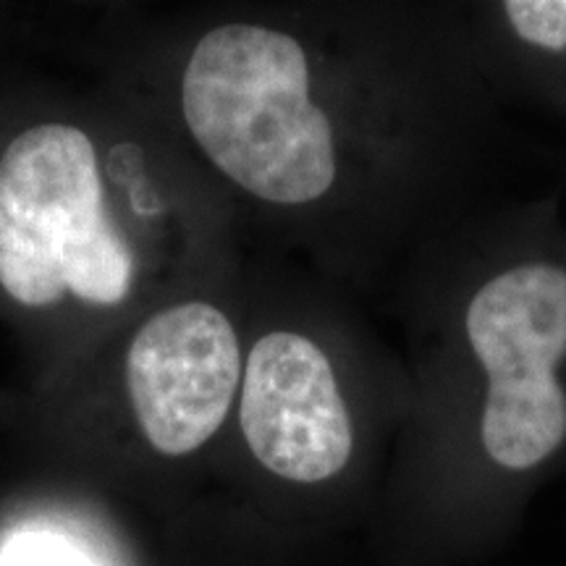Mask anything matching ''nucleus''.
Returning <instances> with one entry per match:
<instances>
[{"label":"nucleus","mask_w":566,"mask_h":566,"mask_svg":"<svg viewBox=\"0 0 566 566\" xmlns=\"http://www.w3.org/2000/svg\"><path fill=\"white\" fill-rule=\"evenodd\" d=\"M223 221L174 142L101 84L0 92V321L30 386L221 268Z\"/></svg>","instance_id":"1"},{"label":"nucleus","mask_w":566,"mask_h":566,"mask_svg":"<svg viewBox=\"0 0 566 566\" xmlns=\"http://www.w3.org/2000/svg\"><path fill=\"white\" fill-rule=\"evenodd\" d=\"M226 283L223 263L45 384L0 394V430L27 470L97 488L158 530L184 525L242 386L247 334Z\"/></svg>","instance_id":"2"},{"label":"nucleus","mask_w":566,"mask_h":566,"mask_svg":"<svg viewBox=\"0 0 566 566\" xmlns=\"http://www.w3.org/2000/svg\"><path fill=\"white\" fill-rule=\"evenodd\" d=\"M464 331L485 373V454L504 470H533L566 441V268L522 263L488 279Z\"/></svg>","instance_id":"3"},{"label":"nucleus","mask_w":566,"mask_h":566,"mask_svg":"<svg viewBox=\"0 0 566 566\" xmlns=\"http://www.w3.org/2000/svg\"><path fill=\"white\" fill-rule=\"evenodd\" d=\"M254 475L292 493L338 483L357 454V420L334 352L296 323L247 336L229 436Z\"/></svg>","instance_id":"4"},{"label":"nucleus","mask_w":566,"mask_h":566,"mask_svg":"<svg viewBox=\"0 0 566 566\" xmlns=\"http://www.w3.org/2000/svg\"><path fill=\"white\" fill-rule=\"evenodd\" d=\"M0 566H174L166 535L113 495L27 470L0 491Z\"/></svg>","instance_id":"5"},{"label":"nucleus","mask_w":566,"mask_h":566,"mask_svg":"<svg viewBox=\"0 0 566 566\" xmlns=\"http://www.w3.org/2000/svg\"><path fill=\"white\" fill-rule=\"evenodd\" d=\"M504 13L514 34L541 51H566V0H509Z\"/></svg>","instance_id":"6"},{"label":"nucleus","mask_w":566,"mask_h":566,"mask_svg":"<svg viewBox=\"0 0 566 566\" xmlns=\"http://www.w3.org/2000/svg\"><path fill=\"white\" fill-rule=\"evenodd\" d=\"M166 541H168V548H171V562H174V566H184L181 554H179V548H176V543H174L168 535H166Z\"/></svg>","instance_id":"7"}]
</instances>
